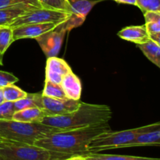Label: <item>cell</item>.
I'll return each instance as SVG.
<instances>
[{
	"label": "cell",
	"instance_id": "ba28073f",
	"mask_svg": "<svg viewBox=\"0 0 160 160\" xmlns=\"http://www.w3.org/2000/svg\"><path fill=\"white\" fill-rule=\"evenodd\" d=\"M82 102L70 98H53L42 96V109L45 117H53L70 113L76 110Z\"/></svg>",
	"mask_w": 160,
	"mask_h": 160
},
{
	"label": "cell",
	"instance_id": "d4e9b609",
	"mask_svg": "<svg viewBox=\"0 0 160 160\" xmlns=\"http://www.w3.org/2000/svg\"><path fill=\"white\" fill-rule=\"evenodd\" d=\"M136 6L142 11H160V0H136Z\"/></svg>",
	"mask_w": 160,
	"mask_h": 160
},
{
	"label": "cell",
	"instance_id": "277c9868",
	"mask_svg": "<svg viewBox=\"0 0 160 160\" xmlns=\"http://www.w3.org/2000/svg\"><path fill=\"white\" fill-rule=\"evenodd\" d=\"M73 156L52 152L34 145L0 142V160H58Z\"/></svg>",
	"mask_w": 160,
	"mask_h": 160
},
{
	"label": "cell",
	"instance_id": "5bb4252c",
	"mask_svg": "<svg viewBox=\"0 0 160 160\" xmlns=\"http://www.w3.org/2000/svg\"><path fill=\"white\" fill-rule=\"evenodd\" d=\"M159 145L160 128L138 134L129 143L123 145V148L138 146H159Z\"/></svg>",
	"mask_w": 160,
	"mask_h": 160
},
{
	"label": "cell",
	"instance_id": "8992f818",
	"mask_svg": "<svg viewBox=\"0 0 160 160\" xmlns=\"http://www.w3.org/2000/svg\"><path fill=\"white\" fill-rule=\"evenodd\" d=\"M71 12L51 8H37L19 17L12 25L14 28L28 23H62L70 18Z\"/></svg>",
	"mask_w": 160,
	"mask_h": 160
},
{
	"label": "cell",
	"instance_id": "9c48e42d",
	"mask_svg": "<svg viewBox=\"0 0 160 160\" xmlns=\"http://www.w3.org/2000/svg\"><path fill=\"white\" fill-rule=\"evenodd\" d=\"M61 23H28L12 28L14 41L23 38H34L55 29Z\"/></svg>",
	"mask_w": 160,
	"mask_h": 160
},
{
	"label": "cell",
	"instance_id": "83f0119b",
	"mask_svg": "<svg viewBox=\"0 0 160 160\" xmlns=\"http://www.w3.org/2000/svg\"><path fill=\"white\" fill-rule=\"evenodd\" d=\"M85 21V19L83 17H79L78 15L72 13L70 18L65 21V26L67 28V31H70V30L73 29V28H78L79 26L82 25V23Z\"/></svg>",
	"mask_w": 160,
	"mask_h": 160
},
{
	"label": "cell",
	"instance_id": "4fadbf2b",
	"mask_svg": "<svg viewBox=\"0 0 160 160\" xmlns=\"http://www.w3.org/2000/svg\"><path fill=\"white\" fill-rule=\"evenodd\" d=\"M60 85L67 98L80 100L82 92V85L81 80L73 73V71L64 76Z\"/></svg>",
	"mask_w": 160,
	"mask_h": 160
},
{
	"label": "cell",
	"instance_id": "30bf717a",
	"mask_svg": "<svg viewBox=\"0 0 160 160\" xmlns=\"http://www.w3.org/2000/svg\"><path fill=\"white\" fill-rule=\"evenodd\" d=\"M69 64L57 56L48 57L45 67V81L60 84L65 75L71 72Z\"/></svg>",
	"mask_w": 160,
	"mask_h": 160
},
{
	"label": "cell",
	"instance_id": "d590c367",
	"mask_svg": "<svg viewBox=\"0 0 160 160\" xmlns=\"http://www.w3.org/2000/svg\"><path fill=\"white\" fill-rule=\"evenodd\" d=\"M58 160H64V159H58Z\"/></svg>",
	"mask_w": 160,
	"mask_h": 160
},
{
	"label": "cell",
	"instance_id": "484cf974",
	"mask_svg": "<svg viewBox=\"0 0 160 160\" xmlns=\"http://www.w3.org/2000/svg\"><path fill=\"white\" fill-rule=\"evenodd\" d=\"M14 107L12 102H5L0 105V120H12Z\"/></svg>",
	"mask_w": 160,
	"mask_h": 160
},
{
	"label": "cell",
	"instance_id": "1f68e13d",
	"mask_svg": "<svg viewBox=\"0 0 160 160\" xmlns=\"http://www.w3.org/2000/svg\"><path fill=\"white\" fill-rule=\"evenodd\" d=\"M117 2V3H121V4H128L136 6V0H113Z\"/></svg>",
	"mask_w": 160,
	"mask_h": 160
},
{
	"label": "cell",
	"instance_id": "603a6c76",
	"mask_svg": "<svg viewBox=\"0 0 160 160\" xmlns=\"http://www.w3.org/2000/svg\"><path fill=\"white\" fill-rule=\"evenodd\" d=\"M45 8L60 9L70 12L69 0H37Z\"/></svg>",
	"mask_w": 160,
	"mask_h": 160
},
{
	"label": "cell",
	"instance_id": "52a82bcc",
	"mask_svg": "<svg viewBox=\"0 0 160 160\" xmlns=\"http://www.w3.org/2000/svg\"><path fill=\"white\" fill-rule=\"evenodd\" d=\"M67 32V30L64 21L58 25L55 29L36 38L35 40L39 44L47 58L57 56Z\"/></svg>",
	"mask_w": 160,
	"mask_h": 160
},
{
	"label": "cell",
	"instance_id": "e0dca14e",
	"mask_svg": "<svg viewBox=\"0 0 160 160\" xmlns=\"http://www.w3.org/2000/svg\"><path fill=\"white\" fill-rule=\"evenodd\" d=\"M137 46L150 62L157 67H160V45L148 39L144 43L137 45Z\"/></svg>",
	"mask_w": 160,
	"mask_h": 160
},
{
	"label": "cell",
	"instance_id": "6da1fadb",
	"mask_svg": "<svg viewBox=\"0 0 160 160\" xmlns=\"http://www.w3.org/2000/svg\"><path fill=\"white\" fill-rule=\"evenodd\" d=\"M110 130L109 123H103L88 128L60 131L38 139L34 145L49 151L70 156H84L88 154V146L91 141Z\"/></svg>",
	"mask_w": 160,
	"mask_h": 160
},
{
	"label": "cell",
	"instance_id": "4316f807",
	"mask_svg": "<svg viewBox=\"0 0 160 160\" xmlns=\"http://www.w3.org/2000/svg\"><path fill=\"white\" fill-rule=\"evenodd\" d=\"M18 81V78L14 76L12 73L0 70V88H4L10 84H14Z\"/></svg>",
	"mask_w": 160,
	"mask_h": 160
},
{
	"label": "cell",
	"instance_id": "ffe728a7",
	"mask_svg": "<svg viewBox=\"0 0 160 160\" xmlns=\"http://www.w3.org/2000/svg\"><path fill=\"white\" fill-rule=\"evenodd\" d=\"M13 42L15 41L12 28L9 26L0 27V59H2L4 54Z\"/></svg>",
	"mask_w": 160,
	"mask_h": 160
},
{
	"label": "cell",
	"instance_id": "ac0fdd59",
	"mask_svg": "<svg viewBox=\"0 0 160 160\" xmlns=\"http://www.w3.org/2000/svg\"><path fill=\"white\" fill-rule=\"evenodd\" d=\"M14 110L20 111L31 107H42V93H28L26 97L20 100L13 102Z\"/></svg>",
	"mask_w": 160,
	"mask_h": 160
},
{
	"label": "cell",
	"instance_id": "7402d4cb",
	"mask_svg": "<svg viewBox=\"0 0 160 160\" xmlns=\"http://www.w3.org/2000/svg\"><path fill=\"white\" fill-rule=\"evenodd\" d=\"M42 96L53 98H67L60 84L45 81L44 89L42 92Z\"/></svg>",
	"mask_w": 160,
	"mask_h": 160
},
{
	"label": "cell",
	"instance_id": "2e32d148",
	"mask_svg": "<svg viewBox=\"0 0 160 160\" xmlns=\"http://www.w3.org/2000/svg\"><path fill=\"white\" fill-rule=\"evenodd\" d=\"M104 0H69L70 12L86 19L94 6Z\"/></svg>",
	"mask_w": 160,
	"mask_h": 160
},
{
	"label": "cell",
	"instance_id": "cb8c5ba5",
	"mask_svg": "<svg viewBox=\"0 0 160 160\" xmlns=\"http://www.w3.org/2000/svg\"><path fill=\"white\" fill-rule=\"evenodd\" d=\"M22 5H31L38 8H45L37 0H0V9Z\"/></svg>",
	"mask_w": 160,
	"mask_h": 160
},
{
	"label": "cell",
	"instance_id": "44dd1931",
	"mask_svg": "<svg viewBox=\"0 0 160 160\" xmlns=\"http://www.w3.org/2000/svg\"><path fill=\"white\" fill-rule=\"evenodd\" d=\"M3 95H4L5 101L6 102H13L20 100L27 96L28 92L22 90L19 87L16 86L15 84H10V85L6 86L2 88Z\"/></svg>",
	"mask_w": 160,
	"mask_h": 160
},
{
	"label": "cell",
	"instance_id": "3957f363",
	"mask_svg": "<svg viewBox=\"0 0 160 160\" xmlns=\"http://www.w3.org/2000/svg\"><path fill=\"white\" fill-rule=\"evenodd\" d=\"M60 130L41 123H23L13 120H0V142L34 145L41 138Z\"/></svg>",
	"mask_w": 160,
	"mask_h": 160
},
{
	"label": "cell",
	"instance_id": "f1b7e54d",
	"mask_svg": "<svg viewBox=\"0 0 160 160\" xmlns=\"http://www.w3.org/2000/svg\"><path fill=\"white\" fill-rule=\"evenodd\" d=\"M145 23L160 22V11H148L144 12Z\"/></svg>",
	"mask_w": 160,
	"mask_h": 160
},
{
	"label": "cell",
	"instance_id": "d6a6232c",
	"mask_svg": "<svg viewBox=\"0 0 160 160\" xmlns=\"http://www.w3.org/2000/svg\"><path fill=\"white\" fill-rule=\"evenodd\" d=\"M64 160H87L84 157V156H73L70 158H67V159Z\"/></svg>",
	"mask_w": 160,
	"mask_h": 160
},
{
	"label": "cell",
	"instance_id": "4dcf8cb0",
	"mask_svg": "<svg viewBox=\"0 0 160 160\" xmlns=\"http://www.w3.org/2000/svg\"><path fill=\"white\" fill-rule=\"evenodd\" d=\"M150 40L153 41L156 43L160 45V33H153V34H148Z\"/></svg>",
	"mask_w": 160,
	"mask_h": 160
},
{
	"label": "cell",
	"instance_id": "9a60e30c",
	"mask_svg": "<svg viewBox=\"0 0 160 160\" xmlns=\"http://www.w3.org/2000/svg\"><path fill=\"white\" fill-rule=\"evenodd\" d=\"M45 117V112L42 109L38 107H31L16 111L12 115V120L23 123H41Z\"/></svg>",
	"mask_w": 160,
	"mask_h": 160
},
{
	"label": "cell",
	"instance_id": "5b68a950",
	"mask_svg": "<svg viewBox=\"0 0 160 160\" xmlns=\"http://www.w3.org/2000/svg\"><path fill=\"white\" fill-rule=\"evenodd\" d=\"M160 128L159 123H152L134 129L121 131H106L94 138L88 146V153H96L105 150L122 148L132 141L138 134Z\"/></svg>",
	"mask_w": 160,
	"mask_h": 160
},
{
	"label": "cell",
	"instance_id": "7a4b0ae2",
	"mask_svg": "<svg viewBox=\"0 0 160 160\" xmlns=\"http://www.w3.org/2000/svg\"><path fill=\"white\" fill-rule=\"evenodd\" d=\"M111 118L112 111L106 105L81 102V106L73 112L65 115L45 117L41 123L60 131H67L109 123Z\"/></svg>",
	"mask_w": 160,
	"mask_h": 160
},
{
	"label": "cell",
	"instance_id": "7c38bea8",
	"mask_svg": "<svg viewBox=\"0 0 160 160\" xmlns=\"http://www.w3.org/2000/svg\"><path fill=\"white\" fill-rule=\"evenodd\" d=\"M117 35L121 39L138 45L147 42L149 39L148 33L145 25L128 26L120 30Z\"/></svg>",
	"mask_w": 160,
	"mask_h": 160
},
{
	"label": "cell",
	"instance_id": "e575fe53",
	"mask_svg": "<svg viewBox=\"0 0 160 160\" xmlns=\"http://www.w3.org/2000/svg\"><path fill=\"white\" fill-rule=\"evenodd\" d=\"M0 65H2V59H0Z\"/></svg>",
	"mask_w": 160,
	"mask_h": 160
},
{
	"label": "cell",
	"instance_id": "8fae6325",
	"mask_svg": "<svg viewBox=\"0 0 160 160\" xmlns=\"http://www.w3.org/2000/svg\"><path fill=\"white\" fill-rule=\"evenodd\" d=\"M37 8L31 5H22L0 9V27H10L19 17Z\"/></svg>",
	"mask_w": 160,
	"mask_h": 160
},
{
	"label": "cell",
	"instance_id": "d6986e66",
	"mask_svg": "<svg viewBox=\"0 0 160 160\" xmlns=\"http://www.w3.org/2000/svg\"><path fill=\"white\" fill-rule=\"evenodd\" d=\"M84 157L87 160H160L158 158L140 157V156H123V155H109L88 153L84 155Z\"/></svg>",
	"mask_w": 160,
	"mask_h": 160
},
{
	"label": "cell",
	"instance_id": "836d02e7",
	"mask_svg": "<svg viewBox=\"0 0 160 160\" xmlns=\"http://www.w3.org/2000/svg\"><path fill=\"white\" fill-rule=\"evenodd\" d=\"M5 98L4 95H3V91L2 88H0V105L2 104L3 102H5Z\"/></svg>",
	"mask_w": 160,
	"mask_h": 160
},
{
	"label": "cell",
	"instance_id": "f546056e",
	"mask_svg": "<svg viewBox=\"0 0 160 160\" xmlns=\"http://www.w3.org/2000/svg\"><path fill=\"white\" fill-rule=\"evenodd\" d=\"M148 34L160 33V22H148L145 24Z\"/></svg>",
	"mask_w": 160,
	"mask_h": 160
}]
</instances>
